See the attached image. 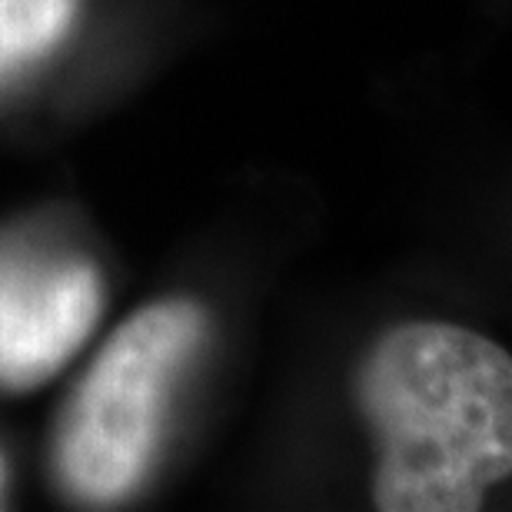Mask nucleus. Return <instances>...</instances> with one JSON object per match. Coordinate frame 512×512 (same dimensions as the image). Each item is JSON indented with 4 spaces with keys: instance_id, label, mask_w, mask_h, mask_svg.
Instances as JSON below:
<instances>
[{
    "instance_id": "obj_5",
    "label": "nucleus",
    "mask_w": 512,
    "mask_h": 512,
    "mask_svg": "<svg viewBox=\"0 0 512 512\" xmlns=\"http://www.w3.org/2000/svg\"><path fill=\"white\" fill-rule=\"evenodd\" d=\"M7 476H10V469H7V459H4V453H0V506H4V493H7Z\"/></svg>"
},
{
    "instance_id": "obj_1",
    "label": "nucleus",
    "mask_w": 512,
    "mask_h": 512,
    "mask_svg": "<svg viewBox=\"0 0 512 512\" xmlns=\"http://www.w3.org/2000/svg\"><path fill=\"white\" fill-rule=\"evenodd\" d=\"M380 512H476L512 476V356L443 320L373 336L353 370Z\"/></svg>"
},
{
    "instance_id": "obj_3",
    "label": "nucleus",
    "mask_w": 512,
    "mask_h": 512,
    "mask_svg": "<svg viewBox=\"0 0 512 512\" xmlns=\"http://www.w3.org/2000/svg\"><path fill=\"white\" fill-rule=\"evenodd\" d=\"M104 310L94 263L30 247L0 250V389H34L74 356Z\"/></svg>"
},
{
    "instance_id": "obj_4",
    "label": "nucleus",
    "mask_w": 512,
    "mask_h": 512,
    "mask_svg": "<svg viewBox=\"0 0 512 512\" xmlns=\"http://www.w3.org/2000/svg\"><path fill=\"white\" fill-rule=\"evenodd\" d=\"M84 0H0V87L74 34Z\"/></svg>"
},
{
    "instance_id": "obj_2",
    "label": "nucleus",
    "mask_w": 512,
    "mask_h": 512,
    "mask_svg": "<svg viewBox=\"0 0 512 512\" xmlns=\"http://www.w3.org/2000/svg\"><path fill=\"white\" fill-rule=\"evenodd\" d=\"M207 336L200 303H147L107 336L54 433L60 489L84 506H117L147 483L173 393Z\"/></svg>"
}]
</instances>
